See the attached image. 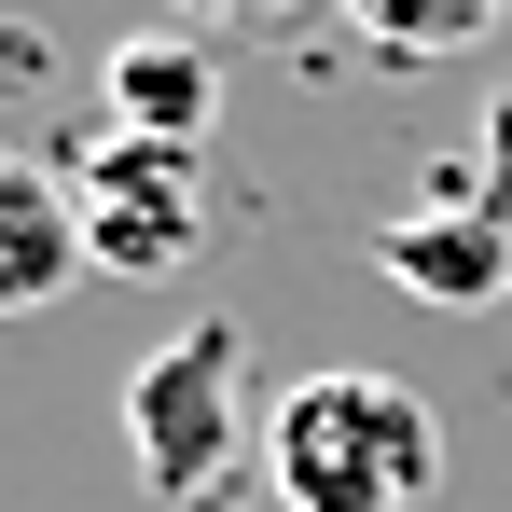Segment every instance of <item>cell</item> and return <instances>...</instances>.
I'll use <instances>...</instances> for the list:
<instances>
[{
	"label": "cell",
	"instance_id": "obj_5",
	"mask_svg": "<svg viewBox=\"0 0 512 512\" xmlns=\"http://www.w3.org/2000/svg\"><path fill=\"white\" fill-rule=\"evenodd\" d=\"M374 263L416 291V305H499L512 291V222L499 208H416V222H388Z\"/></svg>",
	"mask_w": 512,
	"mask_h": 512
},
{
	"label": "cell",
	"instance_id": "obj_4",
	"mask_svg": "<svg viewBox=\"0 0 512 512\" xmlns=\"http://www.w3.org/2000/svg\"><path fill=\"white\" fill-rule=\"evenodd\" d=\"M84 263V208H70V167H42V153H14L0 139V319H42Z\"/></svg>",
	"mask_w": 512,
	"mask_h": 512
},
{
	"label": "cell",
	"instance_id": "obj_6",
	"mask_svg": "<svg viewBox=\"0 0 512 512\" xmlns=\"http://www.w3.org/2000/svg\"><path fill=\"white\" fill-rule=\"evenodd\" d=\"M208 111H222L208 42H180V28H125V42H111V125H125V139L194 153V139H208Z\"/></svg>",
	"mask_w": 512,
	"mask_h": 512
},
{
	"label": "cell",
	"instance_id": "obj_9",
	"mask_svg": "<svg viewBox=\"0 0 512 512\" xmlns=\"http://www.w3.org/2000/svg\"><path fill=\"white\" fill-rule=\"evenodd\" d=\"M236 14H277V0H236Z\"/></svg>",
	"mask_w": 512,
	"mask_h": 512
},
{
	"label": "cell",
	"instance_id": "obj_1",
	"mask_svg": "<svg viewBox=\"0 0 512 512\" xmlns=\"http://www.w3.org/2000/svg\"><path fill=\"white\" fill-rule=\"evenodd\" d=\"M263 485H277V512H416L443 485V416L374 360L291 374L263 416Z\"/></svg>",
	"mask_w": 512,
	"mask_h": 512
},
{
	"label": "cell",
	"instance_id": "obj_7",
	"mask_svg": "<svg viewBox=\"0 0 512 512\" xmlns=\"http://www.w3.org/2000/svg\"><path fill=\"white\" fill-rule=\"evenodd\" d=\"M512 0H346V28L374 42V56H402V70H443V56H485L499 42Z\"/></svg>",
	"mask_w": 512,
	"mask_h": 512
},
{
	"label": "cell",
	"instance_id": "obj_2",
	"mask_svg": "<svg viewBox=\"0 0 512 512\" xmlns=\"http://www.w3.org/2000/svg\"><path fill=\"white\" fill-rule=\"evenodd\" d=\"M236 443H250V416H236V319H194V333H167L125 374V457H139L153 499H208L236 471Z\"/></svg>",
	"mask_w": 512,
	"mask_h": 512
},
{
	"label": "cell",
	"instance_id": "obj_8",
	"mask_svg": "<svg viewBox=\"0 0 512 512\" xmlns=\"http://www.w3.org/2000/svg\"><path fill=\"white\" fill-rule=\"evenodd\" d=\"M485 153H499V167H512V84H499V111H485Z\"/></svg>",
	"mask_w": 512,
	"mask_h": 512
},
{
	"label": "cell",
	"instance_id": "obj_3",
	"mask_svg": "<svg viewBox=\"0 0 512 512\" xmlns=\"http://www.w3.org/2000/svg\"><path fill=\"white\" fill-rule=\"evenodd\" d=\"M70 208H84V263L97 277H167V263H194V153H167V139H84L70 153Z\"/></svg>",
	"mask_w": 512,
	"mask_h": 512
}]
</instances>
